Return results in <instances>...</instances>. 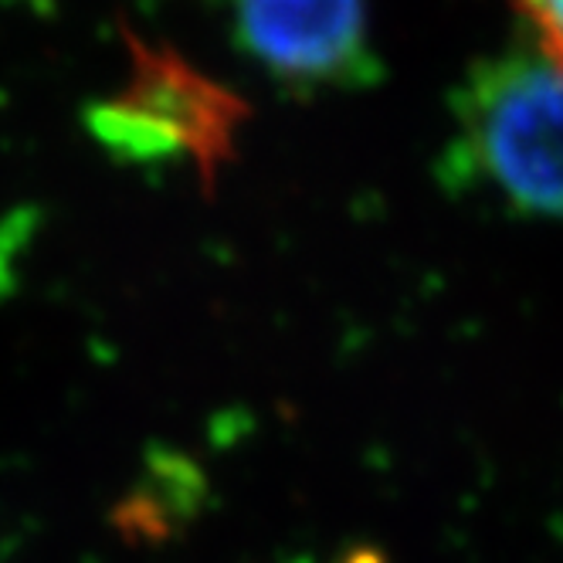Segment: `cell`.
Returning <instances> with one entry per match:
<instances>
[{
	"label": "cell",
	"mask_w": 563,
	"mask_h": 563,
	"mask_svg": "<svg viewBox=\"0 0 563 563\" xmlns=\"http://www.w3.org/2000/svg\"><path fill=\"white\" fill-rule=\"evenodd\" d=\"M445 184L563 228V68L540 48L478 58L452 96Z\"/></svg>",
	"instance_id": "obj_1"
},
{
	"label": "cell",
	"mask_w": 563,
	"mask_h": 563,
	"mask_svg": "<svg viewBox=\"0 0 563 563\" xmlns=\"http://www.w3.org/2000/svg\"><path fill=\"white\" fill-rule=\"evenodd\" d=\"M336 563H387V560H384V553H380L377 547H371V543H356V547L343 550V556H340Z\"/></svg>",
	"instance_id": "obj_6"
},
{
	"label": "cell",
	"mask_w": 563,
	"mask_h": 563,
	"mask_svg": "<svg viewBox=\"0 0 563 563\" xmlns=\"http://www.w3.org/2000/svg\"><path fill=\"white\" fill-rule=\"evenodd\" d=\"M512 4L530 27L533 48L563 68V0H512Z\"/></svg>",
	"instance_id": "obj_5"
},
{
	"label": "cell",
	"mask_w": 563,
	"mask_h": 563,
	"mask_svg": "<svg viewBox=\"0 0 563 563\" xmlns=\"http://www.w3.org/2000/svg\"><path fill=\"white\" fill-rule=\"evenodd\" d=\"M238 52L292 92L360 89L380 75L371 0H228Z\"/></svg>",
	"instance_id": "obj_2"
},
{
	"label": "cell",
	"mask_w": 563,
	"mask_h": 563,
	"mask_svg": "<svg viewBox=\"0 0 563 563\" xmlns=\"http://www.w3.org/2000/svg\"><path fill=\"white\" fill-rule=\"evenodd\" d=\"M205 503V478L177 455H153L136 489L115 506V530L130 543H167L187 530Z\"/></svg>",
	"instance_id": "obj_4"
},
{
	"label": "cell",
	"mask_w": 563,
	"mask_h": 563,
	"mask_svg": "<svg viewBox=\"0 0 563 563\" xmlns=\"http://www.w3.org/2000/svg\"><path fill=\"white\" fill-rule=\"evenodd\" d=\"M241 102L177 55L136 52L133 82L92 112L96 136L126 159L190 156L200 170L221 164Z\"/></svg>",
	"instance_id": "obj_3"
}]
</instances>
